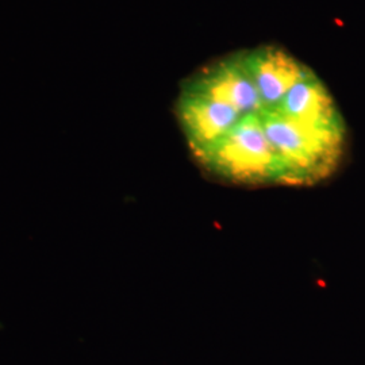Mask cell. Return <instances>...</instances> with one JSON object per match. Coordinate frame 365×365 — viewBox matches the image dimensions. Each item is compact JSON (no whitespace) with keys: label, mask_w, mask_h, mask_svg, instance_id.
Wrapping results in <instances>:
<instances>
[{"label":"cell","mask_w":365,"mask_h":365,"mask_svg":"<svg viewBox=\"0 0 365 365\" xmlns=\"http://www.w3.org/2000/svg\"><path fill=\"white\" fill-rule=\"evenodd\" d=\"M260 117L280 165V184L313 185L339 170L346 134L307 128L276 110H264Z\"/></svg>","instance_id":"cell-1"},{"label":"cell","mask_w":365,"mask_h":365,"mask_svg":"<svg viewBox=\"0 0 365 365\" xmlns=\"http://www.w3.org/2000/svg\"><path fill=\"white\" fill-rule=\"evenodd\" d=\"M276 111L307 128L346 134L339 106L312 68L289 90Z\"/></svg>","instance_id":"cell-6"},{"label":"cell","mask_w":365,"mask_h":365,"mask_svg":"<svg viewBox=\"0 0 365 365\" xmlns=\"http://www.w3.org/2000/svg\"><path fill=\"white\" fill-rule=\"evenodd\" d=\"M206 170L235 184H280V165L260 114L241 118L232 130L196 156Z\"/></svg>","instance_id":"cell-2"},{"label":"cell","mask_w":365,"mask_h":365,"mask_svg":"<svg viewBox=\"0 0 365 365\" xmlns=\"http://www.w3.org/2000/svg\"><path fill=\"white\" fill-rule=\"evenodd\" d=\"M242 57L264 110H276L289 90L310 69L277 45H260L242 51Z\"/></svg>","instance_id":"cell-5"},{"label":"cell","mask_w":365,"mask_h":365,"mask_svg":"<svg viewBox=\"0 0 365 365\" xmlns=\"http://www.w3.org/2000/svg\"><path fill=\"white\" fill-rule=\"evenodd\" d=\"M180 90L209 96L233 107L242 115L260 114L264 110L259 92L244 63L242 51L223 56L199 68L184 80Z\"/></svg>","instance_id":"cell-3"},{"label":"cell","mask_w":365,"mask_h":365,"mask_svg":"<svg viewBox=\"0 0 365 365\" xmlns=\"http://www.w3.org/2000/svg\"><path fill=\"white\" fill-rule=\"evenodd\" d=\"M175 115L195 157L218 143L245 117L209 96L182 90L175 103Z\"/></svg>","instance_id":"cell-4"}]
</instances>
